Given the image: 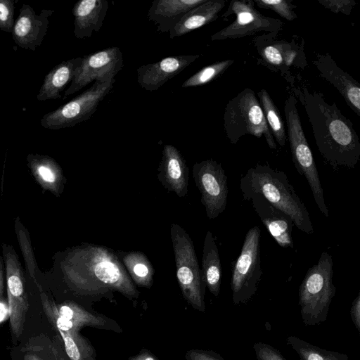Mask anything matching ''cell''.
I'll return each mask as SVG.
<instances>
[{
  "instance_id": "cell-1",
  "label": "cell",
  "mask_w": 360,
  "mask_h": 360,
  "mask_svg": "<svg viewBox=\"0 0 360 360\" xmlns=\"http://www.w3.org/2000/svg\"><path fill=\"white\" fill-rule=\"evenodd\" d=\"M311 124L316 146L324 160L335 170L354 168L360 160V141L350 120L322 93L301 84L292 89Z\"/></svg>"
},
{
  "instance_id": "cell-2",
  "label": "cell",
  "mask_w": 360,
  "mask_h": 360,
  "mask_svg": "<svg viewBox=\"0 0 360 360\" xmlns=\"http://www.w3.org/2000/svg\"><path fill=\"white\" fill-rule=\"evenodd\" d=\"M60 269L68 283L77 291L113 290L130 300L139 296L123 264L106 248L86 245L74 248L60 262Z\"/></svg>"
},
{
  "instance_id": "cell-3",
  "label": "cell",
  "mask_w": 360,
  "mask_h": 360,
  "mask_svg": "<svg viewBox=\"0 0 360 360\" xmlns=\"http://www.w3.org/2000/svg\"><path fill=\"white\" fill-rule=\"evenodd\" d=\"M240 188L244 200L260 195L288 215L299 230L307 234L314 233L309 213L283 171L257 164L240 179Z\"/></svg>"
},
{
  "instance_id": "cell-4",
  "label": "cell",
  "mask_w": 360,
  "mask_h": 360,
  "mask_svg": "<svg viewBox=\"0 0 360 360\" xmlns=\"http://www.w3.org/2000/svg\"><path fill=\"white\" fill-rule=\"evenodd\" d=\"M332 256L323 251L316 264L309 268L298 290V304L303 323L319 325L326 321L336 292L333 284Z\"/></svg>"
},
{
  "instance_id": "cell-5",
  "label": "cell",
  "mask_w": 360,
  "mask_h": 360,
  "mask_svg": "<svg viewBox=\"0 0 360 360\" xmlns=\"http://www.w3.org/2000/svg\"><path fill=\"white\" fill-rule=\"evenodd\" d=\"M224 128L233 144L238 143L240 137L250 134L257 138L263 136L271 149L277 148L259 101L250 88L244 89L226 104Z\"/></svg>"
},
{
  "instance_id": "cell-6",
  "label": "cell",
  "mask_w": 360,
  "mask_h": 360,
  "mask_svg": "<svg viewBox=\"0 0 360 360\" xmlns=\"http://www.w3.org/2000/svg\"><path fill=\"white\" fill-rule=\"evenodd\" d=\"M297 98L290 94L284 105L287 131L293 164L300 174L306 178L314 201L321 212L328 217L323 191L316 162L305 137L297 108Z\"/></svg>"
},
{
  "instance_id": "cell-7",
  "label": "cell",
  "mask_w": 360,
  "mask_h": 360,
  "mask_svg": "<svg viewBox=\"0 0 360 360\" xmlns=\"http://www.w3.org/2000/svg\"><path fill=\"white\" fill-rule=\"evenodd\" d=\"M175 257L176 279L182 295L193 309L204 312L205 285L193 241L181 226L172 224L170 228Z\"/></svg>"
},
{
  "instance_id": "cell-8",
  "label": "cell",
  "mask_w": 360,
  "mask_h": 360,
  "mask_svg": "<svg viewBox=\"0 0 360 360\" xmlns=\"http://www.w3.org/2000/svg\"><path fill=\"white\" fill-rule=\"evenodd\" d=\"M278 32H267L252 39L259 58L258 63L281 75L292 84V69H304L307 65L304 40L298 37L287 41L278 37Z\"/></svg>"
},
{
  "instance_id": "cell-9",
  "label": "cell",
  "mask_w": 360,
  "mask_h": 360,
  "mask_svg": "<svg viewBox=\"0 0 360 360\" xmlns=\"http://www.w3.org/2000/svg\"><path fill=\"white\" fill-rule=\"evenodd\" d=\"M260 236L261 231L257 226L247 232L240 253L233 268L231 290L234 305L247 304L257 290L262 274Z\"/></svg>"
},
{
  "instance_id": "cell-10",
  "label": "cell",
  "mask_w": 360,
  "mask_h": 360,
  "mask_svg": "<svg viewBox=\"0 0 360 360\" xmlns=\"http://www.w3.org/2000/svg\"><path fill=\"white\" fill-rule=\"evenodd\" d=\"M115 81L114 77L95 81L89 89L68 103L45 114L40 120L41 125L45 129L58 130L72 127L88 120L110 91Z\"/></svg>"
},
{
  "instance_id": "cell-11",
  "label": "cell",
  "mask_w": 360,
  "mask_h": 360,
  "mask_svg": "<svg viewBox=\"0 0 360 360\" xmlns=\"http://www.w3.org/2000/svg\"><path fill=\"white\" fill-rule=\"evenodd\" d=\"M1 248L5 266L10 328L13 337L18 340L24 332L29 309L25 272L13 247L3 243Z\"/></svg>"
},
{
  "instance_id": "cell-12",
  "label": "cell",
  "mask_w": 360,
  "mask_h": 360,
  "mask_svg": "<svg viewBox=\"0 0 360 360\" xmlns=\"http://www.w3.org/2000/svg\"><path fill=\"white\" fill-rule=\"evenodd\" d=\"M235 15L236 19L230 25L211 36L212 41L228 39H236L255 35L260 32H278L283 30V22L278 19L262 15L255 8L252 0L232 1L221 17Z\"/></svg>"
},
{
  "instance_id": "cell-13",
  "label": "cell",
  "mask_w": 360,
  "mask_h": 360,
  "mask_svg": "<svg viewBox=\"0 0 360 360\" xmlns=\"http://www.w3.org/2000/svg\"><path fill=\"white\" fill-rule=\"evenodd\" d=\"M193 176L200 194L201 202L210 219L222 213L227 204L228 186L225 170L213 159L196 162Z\"/></svg>"
},
{
  "instance_id": "cell-14",
  "label": "cell",
  "mask_w": 360,
  "mask_h": 360,
  "mask_svg": "<svg viewBox=\"0 0 360 360\" xmlns=\"http://www.w3.org/2000/svg\"><path fill=\"white\" fill-rule=\"evenodd\" d=\"M42 309L49 323L56 330L79 333L84 327L122 331L119 325L102 314L90 312L73 302L56 304L53 300H45Z\"/></svg>"
},
{
  "instance_id": "cell-15",
  "label": "cell",
  "mask_w": 360,
  "mask_h": 360,
  "mask_svg": "<svg viewBox=\"0 0 360 360\" xmlns=\"http://www.w3.org/2000/svg\"><path fill=\"white\" fill-rule=\"evenodd\" d=\"M122 67V53L116 46L84 56L75 78L65 91L63 98L81 90L92 82L115 77Z\"/></svg>"
},
{
  "instance_id": "cell-16",
  "label": "cell",
  "mask_w": 360,
  "mask_h": 360,
  "mask_svg": "<svg viewBox=\"0 0 360 360\" xmlns=\"http://www.w3.org/2000/svg\"><path fill=\"white\" fill-rule=\"evenodd\" d=\"M53 12L42 10L37 15L28 4H22L11 32L15 43L21 48L35 51L46 36L49 17Z\"/></svg>"
},
{
  "instance_id": "cell-17",
  "label": "cell",
  "mask_w": 360,
  "mask_h": 360,
  "mask_svg": "<svg viewBox=\"0 0 360 360\" xmlns=\"http://www.w3.org/2000/svg\"><path fill=\"white\" fill-rule=\"evenodd\" d=\"M313 64L320 76L334 86L347 105L360 116V84L342 70L328 53H316Z\"/></svg>"
},
{
  "instance_id": "cell-18",
  "label": "cell",
  "mask_w": 360,
  "mask_h": 360,
  "mask_svg": "<svg viewBox=\"0 0 360 360\" xmlns=\"http://www.w3.org/2000/svg\"><path fill=\"white\" fill-rule=\"evenodd\" d=\"M199 57L200 55L169 56L156 63L141 65L137 68V82L148 91H156Z\"/></svg>"
},
{
  "instance_id": "cell-19",
  "label": "cell",
  "mask_w": 360,
  "mask_h": 360,
  "mask_svg": "<svg viewBox=\"0 0 360 360\" xmlns=\"http://www.w3.org/2000/svg\"><path fill=\"white\" fill-rule=\"evenodd\" d=\"M158 178L163 186L180 198L188 193L189 169L180 151L165 144L158 167Z\"/></svg>"
},
{
  "instance_id": "cell-20",
  "label": "cell",
  "mask_w": 360,
  "mask_h": 360,
  "mask_svg": "<svg viewBox=\"0 0 360 360\" xmlns=\"http://www.w3.org/2000/svg\"><path fill=\"white\" fill-rule=\"evenodd\" d=\"M246 200L251 201L259 218L278 245L293 248L292 232L294 224L292 219L260 195H252Z\"/></svg>"
},
{
  "instance_id": "cell-21",
  "label": "cell",
  "mask_w": 360,
  "mask_h": 360,
  "mask_svg": "<svg viewBox=\"0 0 360 360\" xmlns=\"http://www.w3.org/2000/svg\"><path fill=\"white\" fill-rule=\"evenodd\" d=\"M108 6L107 0H80L76 2L72 8L75 37L84 39L98 32Z\"/></svg>"
},
{
  "instance_id": "cell-22",
  "label": "cell",
  "mask_w": 360,
  "mask_h": 360,
  "mask_svg": "<svg viewBox=\"0 0 360 360\" xmlns=\"http://www.w3.org/2000/svg\"><path fill=\"white\" fill-rule=\"evenodd\" d=\"M207 0H154L147 17L163 33L172 30L182 17Z\"/></svg>"
},
{
  "instance_id": "cell-23",
  "label": "cell",
  "mask_w": 360,
  "mask_h": 360,
  "mask_svg": "<svg viewBox=\"0 0 360 360\" xmlns=\"http://www.w3.org/2000/svg\"><path fill=\"white\" fill-rule=\"evenodd\" d=\"M27 166L41 187L59 196L64 190L65 178L63 170L52 158L30 153L27 157Z\"/></svg>"
},
{
  "instance_id": "cell-24",
  "label": "cell",
  "mask_w": 360,
  "mask_h": 360,
  "mask_svg": "<svg viewBox=\"0 0 360 360\" xmlns=\"http://www.w3.org/2000/svg\"><path fill=\"white\" fill-rule=\"evenodd\" d=\"M82 57L62 61L49 72L37 96L39 101L61 98V92L72 82L81 65Z\"/></svg>"
},
{
  "instance_id": "cell-25",
  "label": "cell",
  "mask_w": 360,
  "mask_h": 360,
  "mask_svg": "<svg viewBox=\"0 0 360 360\" xmlns=\"http://www.w3.org/2000/svg\"><path fill=\"white\" fill-rule=\"evenodd\" d=\"M225 4L224 0H207L202 4L191 9L169 31L170 39L184 35L215 20Z\"/></svg>"
},
{
  "instance_id": "cell-26",
  "label": "cell",
  "mask_w": 360,
  "mask_h": 360,
  "mask_svg": "<svg viewBox=\"0 0 360 360\" xmlns=\"http://www.w3.org/2000/svg\"><path fill=\"white\" fill-rule=\"evenodd\" d=\"M201 274L205 287L214 296L219 297L221 266L218 248L210 231H207L203 243Z\"/></svg>"
},
{
  "instance_id": "cell-27",
  "label": "cell",
  "mask_w": 360,
  "mask_h": 360,
  "mask_svg": "<svg viewBox=\"0 0 360 360\" xmlns=\"http://www.w3.org/2000/svg\"><path fill=\"white\" fill-rule=\"evenodd\" d=\"M122 263L136 285L150 288L153 284L154 269L146 256L139 251L122 253Z\"/></svg>"
},
{
  "instance_id": "cell-28",
  "label": "cell",
  "mask_w": 360,
  "mask_h": 360,
  "mask_svg": "<svg viewBox=\"0 0 360 360\" xmlns=\"http://www.w3.org/2000/svg\"><path fill=\"white\" fill-rule=\"evenodd\" d=\"M259 103L263 110L270 131L281 146H284L287 134L280 112L266 89H261L257 93Z\"/></svg>"
},
{
  "instance_id": "cell-29",
  "label": "cell",
  "mask_w": 360,
  "mask_h": 360,
  "mask_svg": "<svg viewBox=\"0 0 360 360\" xmlns=\"http://www.w3.org/2000/svg\"><path fill=\"white\" fill-rule=\"evenodd\" d=\"M286 344L296 352L300 360H349L345 354L319 347L294 335L286 338Z\"/></svg>"
},
{
  "instance_id": "cell-30",
  "label": "cell",
  "mask_w": 360,
  "mask_h": 360,
  "mask_svg": "<svg viewBox=\"0 0 360 360\" xmlns=\"http://www.w3.org/2000/svg\"><path fill=\"white\" fill-rule=\"evenodd\" d=\"M15 231L22 254L23 255L27 273L33 279L35 284H37L39 283L37 279V274L39 271V269L37 265L31 245L30 234L20 221L19 217H17L15 221Z\"/></svg>"
},
{
  "instance_id": "cell-31",
  "label": "cell",
  "mask_w": 360,
  "mask_h": 360,
  "mask_svg": "<svg viewBox=\"0 0 360 360\" xmlns=\"http://www.w3.org/2000/svg\"><path fill=\"white\" fill-rule=\"evenodd\" d=\"M233 60L217 61L204 67L200 70L188 78L181 85L188 88L205 85L223 74L233 63Z\"/></svg>"
},
{
  "instance_id": "cell-32",
  "label": "cell",
  "mask_w": 360,
  "mask_h": 360,
  "mask_svg": "<svg viewBox=\"0 0 360 360\" xmlns=\"http://www.w3.org/2000/svg\"><path fill=\"white\" fill-rule=\"evenodd\" d=\"M259 8L274 11L281 17L288 21H292L297 18L295 11L296 6L292 0H252Z\"/></svg>"
},
{
  "instance_id": "cell-33",
  "label": "cell",
  "mask_w": 360,
  "mask_h": 360,
  "mask_svg": "<svg viewBox=\"0 0 360 360\" xmlns=\"http://www.w3.org/2000/svg\"><path fill=\"white\" fill-rule=\"evenodd\" d=\"M14 1L0 0V29L11 32L14 25Z\"/></svg>"
},
{
  "instance_id": "cell-34",
  "label": "cell",
  "mask_w": 360,
  "mask_h": 360,
  "mask_svg": "<svg viewBox=\"0 0 360 360\" xmlns=\"http://www.w3.org/2000/svg\"><path fill=\"white\" fill-rule=\"evenodd\" d=\"M257 360H287L280 351L272 345L258 342L253 345Z\"/></svg>"
},
{
  "instance_id": "cell-35",
  "label": "cell",
  "mask_w": 360,
  "mask_h": 360,
  "mask_svg": "<svg viewBox=\"0 0 360 360\" xmlns=\"http://www.w3.org/2000/svg\"><path fill=\"white\" fill-rule=\"evenodd\" d=\"M317 1L333 13H341L346 15H350L352 8L357 4L353 0H318Z\"/></svg>"
},
{
  "instance_id": "cell-36",
  "label": "cell",
  "mask_w": 360,
  "mask_h": 360,
  "mask_svg": "<svg viewBox=\"0 0 360 360\" xmlns=\"http://www.w3.org/2000/svg\"><path fill=\"white\" fill-rule=\"evenodd\" d=\"M186 360H225L219 353L212 350L192 349L185 354Z\"/></svg>"
},
{
  "instance_id": "cell-37",
  "label": "cell",
  "mask_w": 360,
  "mask_h": 360,
  "mask_svg": "<svg viewBox=\"0 0 360 360\" xmlns=\"http://www.w3.org/2000/svg\"><path fill=\"white\" fill-rule=\"evenodd\" d=\"M349 314L354 327L360 332V292L352 303Z\"/></svg>"
},
{
  "instance_id": "cell-38",
  "label": "cell",
  "mask_w": 360,
  "mask_h": 360,
  "mask_svg": "<svg viewBox=\"0 0 360 360\" xmlns=\"http://www.w3.org/2000/svg\"><path fill=\"white\" fill-rule=\"evenodd\" d=\"M128 360H158V358L146 349H142L141 352L130 357Z\"/></svg>"
},
{
  "instance_id": "cell-39",
  "label": "cell",
  "mask_w": 360,
  "mask_h": 360,
  "mask_svg": "<svg viewBox=\"0 0 360 360\" xmlns=\"http://www.w3.org/2000/svg\"><path fill=\"white\" fill-rule=\"evenodd\" d=\"M4 262L1 255H0V300H1L4 290Z\"/></svg>"
},
{
  "instance_id": "cell-40",
  "label": "cell",
  "mask_w": 360,
  "mask_h": 360,
  "mask_svg": "<svg viewBox=\"0 0 360 360\" xmlns=\"http://www.w3.org/2000/svg\"><path fill=\"white\" fill-rule=\"evenodd\" d=\"M51 349L55 352L58 360H69L66 354H65L63 351L61 349V347L58 344L57 341L51 347Z\"/></svg>"
},
{
  "instance_id": "cell-41",
  "label": "cell",
  "mask_w": 360,
  "mask_h": 360,
  "mask_svg": "<svg viewBox=\"0 0 360 360\" xmlns=\"http://www.w3.org/2000/svg\"><path fill=\"white\" fill-rule=\"evenodd\" d=\"M24 360H46L34 353H26L24 355Z\"/></svg>"
},
{
  "instance_id": "cell-42",
  "label": "cell",
  "mask_w": 360,
  "mask_h": 360,
  "mask_svg": "<svg viewBox=\"0 0 360 360\" xmlns=\"http://www.w3.org/2000/svg\"><path fill=\"white\" fill-rule=\"evenodd\" d=\"M51 359H50V360H58V357L56 356L55 352H53V350L51 349Z\"/></svg>"
}]
</instances>
